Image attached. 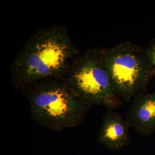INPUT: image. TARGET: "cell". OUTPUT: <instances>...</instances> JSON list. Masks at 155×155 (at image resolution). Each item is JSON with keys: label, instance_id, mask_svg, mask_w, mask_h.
Wrapping results in <instances>:
<instances>
[{"label": "cell", "instance_id": "1", "mask_svg": "<svg viewBox=\"0 0 155 155\" xmlns=\"http://www.w3.org/2000/svg\"><path fill=\"white\" fill-rule=\"evenodd\" d=\"M79 54L64 26L42 28L31 37L15 57L11 69L12 83L24 91L41 81L63 78Z\"/></svg>", "mask_w": 155, "mask_h": 155}, {"label": "cell", "instance_id": "2", "mask_svg": "<svg viewBox=\"0 0 155 155\" xmlns=\"http://www.w3.org/2000/svg\"><path fill=\"white\" fill-rule=\"evenodd\" d=\"M23 91L29 102L32 119L54 131L79 125L90 107L73 94L62 78L41 81Z\"/></svg>", "mask_w": 155, "mask_h": 155}, {"label": "cell", "instance_id": "3", "mask_svg": "<svg viewBox=\"0 0 155 155\" xmlns=\"http://www.w3.org/2000/svg\"><path fill=\"white\" fill-rule=\"evenodd\" d=\"M101 51L103 64L116 94L128 100L143 93L155 75L146 49L126 42Z\"/></svg>", "mask_w": 155, "mask_h": 155}, {"label": "cell", "instance_id": "4", "mask_svg": "<svg viewBox=\"0 0 155 155\" xmlns=\"http://www.w3.org/2000/svg\"><path fill=\"white\" fill-rule=\"evenodd\" d=\"M62 78L73 94L90 107L115 109L122 105L104 67L99 48L76 56Z\"/></svg>", "mask_w": 155, "mask_h": 155}, {"label": "cell", "instance_id": "5", "mask_svg": "<svg viewBox=\"0 0 155 155\" xmlns=\"http://www.w3.org/2000/svg\"><path fill=\"white\" fill-rule=\"evenodd\" d=\"M129 126L122 115L108 109L97 132V141L112 151H117L130 143Z\"/></svg>", "mask_w": 155, "mask_h": 155}, {"label": "cell", "instance_id": "6", "mask_svg": "<svg viewBox=\"0 0 155 155\" xmlns=\"http://www.w3.org/2000/svg\"><path fill=\"white\" fill-rule=\"evenodd\" d=\"M125 120L140 134H153L155 131V91L136 96Z\"/></svg>", "mask_w": 155, "mask_h": 155}, {"label": "cell", "instance_id": "7", "mask_svg": "<svg viewBox=\"0 0 155 155\" xmlns=\"http://www.w3.org/2000/svg\"><path fill=\"white\" fill-rule=\"evenodd\" d=\"M146 51L152 64L155 72V39L150 42Z\"/></svg>", "mask_w": 155, "mask_h": 155}]
</instances>
